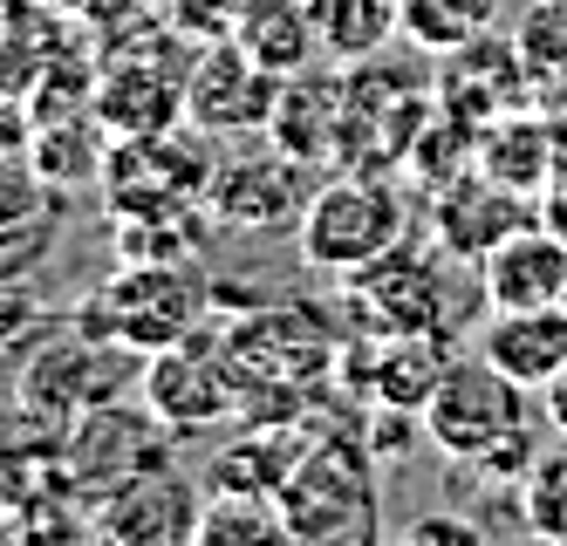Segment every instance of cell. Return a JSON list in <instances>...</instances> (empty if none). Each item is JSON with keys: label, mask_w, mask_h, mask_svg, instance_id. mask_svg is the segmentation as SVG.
<instances>
[{"label": "cell", "mask_w": 567, "mask_h": 546, "mask_svg": "<svg viewBox=\"0 0 567 546\" xmlns=\"http://www.w3.org/2000/svg\"><path fill=\"white\" fill-rule=\"evenodd\" d=\"M206 315H213V287L198 274V260H124L75 308V328H90L144 362L151 349L192 334Z\"/></svg>", "instance_id": "7a4b0ae2"}, {"label": "cell", "mask_w": 567, "mask_h": 546, "mask_svg": "<svg viewBox=\"0 0 567 546\" xmlns=\"http://www.w3.org/2000/svg\"><path fill=\"white\" fill-rule=\"evenodd\" d=\"M280 82H288V75L260 69L233 34H219V41H206V49L192 55L185 123H192V131H206V137H260L274 103H280Z\"/></svg>", "instance_id": "8fae6325"}, {"label": "cell", "mask_w": 567, "mask_h": 546, "mask_svg": "<svg viewBox=\"0 0 567 546\" xmlns=\"http://www.w3.org/2000/svg\"><path fill=\"white\" fill-rule=\"evenodd\" d=\"M151 465H172V431L157 424V410H131V403H96L83 416H69V437L55 457V478L75 498H103L110 485H124Z\"/></svg>", "instance_id": "52a82bcc"}, {"label": "cell", "mask_w": 567, "mask_h": 546, "mask_svg": "<svg viewBox=\"0 0 567 546\" xmlns=\"http://www.w3.org/2000/svg\"><path fill=\"white\" fill-rule=\"evenodd\" d=\"M349 546H383V539H349Z\"/></svg>", "instance_id": "f1b7e54d"}, {"label": "cell", "mask_w": 567, "mask_h": 546, "mask_svg": "<svg viewBox=\"0 0 567 546\" xmlns=\"http://www.w3.org/2000/svg\"><path fill=\"white\" fill-rule=\"evenodd\" d=\"M390 546H493V533L478 519H465V513H417Z\"/></svg>", "instance_id": "484cf974"}, {"label": "cell", "mask_w": 567, "mask_h": 546, "mask_svg": "<svg viewBox=\"0 0 567 546\" xmlns=\"http://www.w3.org/2000/svg\"><path fill=\"white\" fill-rule=\"evenodd\" d=\"M0 410H8V396H0Z\"/></svg>", "instance_id": "f546056e"}, {"label": "cell", "mask_w": 567, "mask_h": 546, "mask_svg": "<svg viewBox=\"0 0 567 546\" xmlns=\"http://www.w3.org/2000/svg\"><path fill=\"white\" fill-rule=\"evenodd\" d=\"M478 356L540 396L567 369V308H493L478 328Z\"/></svg>", "instance_id": "ac0fdd59"}, {"label": "cell", "mask_w": 567, "mask_h": 546, "mask_svg": "<svg viewBox=\"0 0 567 546\" xmlns=\"http://www.w3.org/2000/svg\"><path fill=\"white\" fill-rule=\"evenodd\" d=\"M452 356L458 349H452V334H444V328H370L362 342H349L336 356V369L349 375V390H362L377 410L424 416V403L444 383Z\"/></svg>", "instance_id": "9c48e42d"}, {"label": "cell", "mask_w": 567, "mask_h": 546, "mask_svg": "<svg viewBox=\"0 0 567 546\" xmlns=\"http://www.w3.org/2000/svg\"><path fill=\"white\" fill-rule=\"evenodd\" d=\"M192 546H301L280 498L267 492H206V513H198Z\"/></svg>", "instance_id": "603a6c76"}, {"label": "cell", "mask_w": 567, "mask_h": 546, "mask_svg": "<svg viewBox=\"0 0 567 546\" xmlns=\"http://www.w3.org/2000/svg\"><path fill=\"white\" fill-rule=\"evenodd\" d=\"M526 219H534L526 192H513V185H499V178H485L478 164H472L465 178L437 185V198H431V239H437L452 260H465V267H478V260L493 254L506 233H519Z\"/></svg>", "instance_id": "9a60e30c"}, {"label": "cell", "mask_w": 567, "mask_h": 546, "mask_svg": "<svg viewBox=\"0 0 567 546\" xmlns=\"http://www.w3.org/2000/svg\"><path fill=\"white\" fill-rule=\"evenodd\" d=\"M540 219H547V226L567 239V178H560V185H547V198H540Z\"/></svg>", "instance_id": "83f0119b"}, {"label": "cell", "mask_w": 567, "mask_h": 546, "mask_svg": "<svg viewBox=\"0 0 567 546\" xmlns=\"http://www.w3.org/2000/svg\"><path fill=\"white\" fill-rule=\"evenodd\" d=\"M519 513L540 546H567V444L534 457V472L519 478Z\"/></svg>", "instance_id": "cb8c5ba5"}, {"label": "cell", "mask_w": 567, "mask_h": 546, "mask_svg": "<svg viewBox=\"0 0 567 546\" xmlns=\"http://www.w3.org/2000/svg\"><path fill=\"white\" fill-rule=\"evenodd\" d=\"M301 546H349L377 539L383 526V478H377V444L349 431H315L288 485L274 492Z\"/></svg>", "instance_id": "6da1fadb"}, {"label": "cell", "mask_w": 567, "mask_h": 546, "mask_svg": "<svg viewBox=\"0 0 567 546\" xmlns=\"http://www.w3.org/2000/svg\"><path fill=\"white\" fill-rule=\"evenodd\" d=\"M560 144H554V131L540 116H493V123H478V172L485 178H499V185H513V192H547L554 185V172H560Z\"/></svg>", "instance_id": "44dd1931"}, {"label": "cell", "mask_w": 567, "mask_h": 546, "mask_svg": "<svg viewBox=\"0 0 567 546\" xmlns=\"http://www.w3.org/2000/svg\"><path fill=\"white\" fill-rule=\"evenodd\" d=\"M206 131H151V137H116L103 151V198L110 213H192L206 205L213 185V151L198 144Z\"/></svg>", "instance_id": "8992f818"}, {"label": "cell", "mask_w": 567, "mask_h": 546, "mask_svg": "<svg viewBox=\"0 0 567 546\" xmlns=\"http://www.w3.org/2000/svg\"><path fill=\"white\" fill-rule=\"evenodd\" d=\"M137 390L172 437H198V431H219L233 416H247V375H239L226 349V328H206V321L178 334V342L151 349L137 362Z\"/></svg>", "instance_id": "277c9868"}, {"label": "cell", "mask_w": 567, "mask_h": 546, "mask_svg": "<svg viewBox=\"0 0 567 546\" xmlns=\"http://www.w3.org/2000/svg\"><path fill=\"white\" fill-rule=\"evenodd\" d=\"M452 267H465V260H452L444 246L424 254V246L403 239V246H390L377 267H362L349 287H355V301L370 308L377 328H444V334H452V301H444Z\"/></svg>", "instance_id": "5bb4252c"}, {"label": "cell", "mask_w": 567, "mask_h": 546, "mask_svg": "<svg viewBox=\"0 0 567 546\" xmlns=\"http://www.w3.org/2000/svg\"><path fill=\"white\" fill-rule=\"evenodd\" d=\"M226 34H233L260 69H274V75H301V69H315V55H321L315 0H233Z\"/></svg>", "instance_id": "ffe728a7"}, {"label": "cell", "mask_w": 567, "mask_h": 546, "mask_svg": "<svg viewBox=\"0 0 567 546\" xmlns=\"http://www.w3.org/2000/svg\"><path fill=\"white\" fill-rule=\"evenodd\" d=\"M534 546H540V539H534Z\"/></svg>", "instance_id": "4dcf8cb0"}, {"label": "cell", "mask_w": 567, "mask_h": 546, "mask_svg": "<svg viewBox=\"0 0 567 546\" xmlns=\"http://www.w3.org/2000/svg\"><path fill=\"white\" fill-rule=\"evenodd\" d=\"M540 403H547V424H554V431L567 437V369H560V375H554V383L540 390Z\"/></svg>", "instance_id": "4316f807"}, {"label": "cell", "mask_w": 567, "mask_h": 546, "mask_svg": "<svg viewBox=\"0 0 567 546\" xmlns=\"http://www.w3.org/2000/svg\"><path fill=\"white\" fill-rule=\"evenodd\" d=\"M315 444V431H301V416H247L213 457H206V485L213 492H280L288 472L301 465V451Z\"/></svg>", "instance_id": "e0dca14e"}, {"label": "cell", "mask_w": 567, "mask_h": 546, "mask_svg": "<svg viewBox=\"0 0 567 546\" xmlns=\"http://www.w3.org/2000/svg\"><path fill=\"white\" fill-rule=\"evenodd\" d=\"M478 293L485 308H567V239L526 219L478 260Z\"/></svg>", "instance_id": "2e32d148"}, {"label": "cell", "mask_w": 567, "mask_h": 546, "mask_svg": "<svg viewBox=\"0 0 567 546\" xmlns=\"http://www.w3.org/2000/svg\"><path fill=\"white\" fill-rule=\"evenodd\" d=\"M315 34H321V62L336 69L377 62L403 34V0H315Z\"/></svg>", "instance_id": "7402d4cb"}, {"label": "cell", "mask_w": 567, "mask_h": 546, "mask_svg": "<svg viewBox=\"0 0 567 546\" xmlns=\"http://www.w3.org/2000/svg\"><path fill=\"white\" fill-rule=\"evenodd\" d=\"M137 356L131 349H116V342H103V334H90V328H49V342L28 356V369H21V410L28 416H83V410H96V403H110L116 390V375H124Z\"/></svg>", "instance_id": "30bf717a"}, {"label": "cell", "mask_w": 567, "mask_h": 546, "mask_svg": "<svg viewBox=\"0 0 567 546\" xmlns=\"http://www.w3.org/2000/svg\"><path fill=\"white\" fill-rule=\"evenodd\" d=\"M301 260L329 280H355L362 267H377L390 246L411 239V205L383 172H336L329 185L315 178V198L295 226Z\"/></svg>", "instance_id": "3957f363"}, {"label": "cell", "mask_w": 567, "mask_h": 546, "mask_svg": "<svg viewBox=\"0 0 567 546\" xmlns=\"http://www.w3.org/2000/svg\"><path fill=\"white\" fill-rule=\"evenodd\" d=\"M103 151H110V144H96V137L75 144L62 123H49V137L34 144V157H42L34 172H42V178H62V185H69V178H103Z\"/></svg>", "instance_id": "d4e9b609"}, {"label": "cell", "mask_w": 567, "mask_h": 546, "mask_svg": "<svg viewBox=\"0 0 567 546\" xmlns=\"http://www.w3.org/2000/svg\"><path fill=\"white\" fill-rule=\"evenodd\" d=\"M315 198V164L288 157L280 144H247L213 164L206 213L233 233H295Z\"/></svg>", "instance_id": "ba28073f"}, {"label": "cell", "mask_w": 567, "mask_h": 546, "mask_svg": "<svg viewBox=\"0 0 567 546\" xmlns=\"http://www.w3.org/2000/svg\"><path fill=\"white\" fill-rule=\"evenodd\" d=\"M267 144L315 164V172L336 164V151H342V69L336 62L329 69H301V75L280 82V103L267 116Z\"/></svg>", "instance_id": "d6986e66"}, {"label": "cell", "mask_w": 567, "mask_h": 546, "mask_svg": "<svg viewBox=\"0 0 567 546\" xmlns=\"http://www.w3.org/2000/svg\"><path fill=\"white\" fill-rule=\"evenodd\" d=\"M526 396L534 390H519L513 375H499L472 349V356H452V369H444V383L431 390L417 424H424L431 451H444L452 465H485L499 444H513L519 431H534L526 424Z\"/></svg>", "instance_id": "5b68a950"}, {"label": "cell", "mask_w": 567, "mask_h": 546, "mask_svg": "<svg viewBox=\"0 0 567 546\" xmlns=\"http://www.w3.org/2000/svg\"><path fill=\"white\" fill-rule=\"evenodd\" d=\"M198 55V49H192ZM192 55L178 62H157V49H116L103 55L96 82H90V116L96 131L110 137H151V131H172L185 123V75Z\"/></svg>", "instance_id": "7c38bea8"}, {"label": "cell", "mask_w": 567, "mask_h": 546, "mask_svg": "<svg viewBox=\"0 0 567 546\" xmlns=\"http://www.w3.org/2000/svg\"><path fill=\"white\" fill-rule=\"evenodd\" d=\"M198 513H206V492L178 465H151L124 485H110L103 498H90V526L110 546H192Z\"/></svg>", "instance_id": "4fadbf2b"}]
</instances>
